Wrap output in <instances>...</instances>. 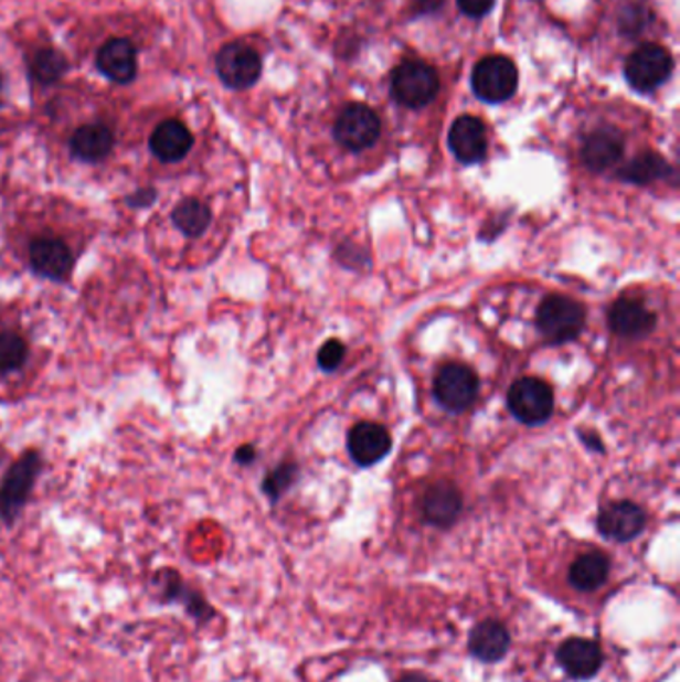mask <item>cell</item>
Masks as SVG:
<instances>
[{"label": "cell", "instance_id": "cell-13", "mask_svg": "<svg viewBox=\"0 0 680 682\" xmlns=\"http://www.w3.org/2000/svg\"><path fill=\"white\" fill-rule=\"evenodd\" d=\"M29 262L36 276L64 281L73 274L74 256L71 248L59 238L42 236L36 238L29 248Z\"/></svg>", "mask_w": 680, "mask_h": 682}, {"label": "cell", "instance_id": "cell-2", "mask_svg": "<svg viewBox=\"0 0 680 682\" xmlns=\"http://www.w3.org/2000/svg\"><path fill=\"white\" fill-rule=\"evenodd\" d=\"M42 457L39 451H26L12 463L7 476L0 481V521L14 525L21 518L22 509L29 503L32 487L41 473Z\"/></svg>", "mask_w": 680, "mask_h": 682}, {"label": "cell", "instance_id": "cell-6", "mask_svg": "<svg viewBox=\"0 0 680 682\" xmlns=\"http://www.w3.org/2000/svg\"><path fill=\"white\" fill-rule=\"evenodd\" d=\"M507 404L511 414L516 415L521 424L543 425L549 422L555 409V395L549 383L539 377H521L517 380L509 395Z\"/></svg>", "mask_w": 680, "mask_h": 682}, {"label": "cell", "instance_id": "cell-31", "mask_svg": "<svg viewBox=\"0 0 680 682\" xmlns=\"http://www.w3.org/2000/svg\"><path fill=\"white\" fill-rule=\"evenodd\" d=\"M457 7L469 19H484L493 11L495 0H457Z\"/></svg>", "mask_w": 680, "mask_h": 682}, {"label": "cell", "instance_id": "cell-19", "mask_svg": "<svg viewBox=\"0 0 680 682\" xmlns=\"http://www.w3.org/2000/svg\"><path fill=\"white\" fill-rule=\"evenodd\" d=\"M608 326L620 338L639 340L655 330L657 316L640 300L620 298L608 311Z\"/></svg>", "mask_w": 680, "mask_h": 682}, {"label": "cell", "instance_id": "cell-7", "mask_svg": "<svg viewBox=\"0 0 680 682\" xmlns=\"http://www.w3.org/2000/svg\"><path fill=\"white\" fill-rule=\"evenodd\" d=\"M156 590L160 603L182 607L190 619L196 620V625H208L217 615L212 603L190 583H185L174 568H162L156 573Z\"/></svg>", "mask_w": 680, "mask_h": 682}, {"label": "cell", "instance_id": "cell-33", "mask_svg": "<svg viewBox=\"0 0 680 682\" xmlns=\"http://www.w3.org/2000/svg\"><path fill=\"white\" fill-rule=\"evenodd\" d=\"M445 0H413V12L417 14H432L444 7Z\"/></svg>", "mask_w": 680, "mask_h": 682}, {"label": "cell", "instance_id": "cell-14", "mask_svg": "<svg viewBox=\"0 0 680 682\" xmlns=\"http://www.w3.org/2000/svg\"><path fill=\"white\" fill-rule=\"evenodd\" d=\"M509 649H511V632L507 629L506 622L501 620H481L469 631L467 651L475 661L484 662V664L501 662L506 659Z\"/></svg>", "mask_w": 680, "mask_h": 682}, {"label": "cell", "instance_id": "cell-15", "mask_svg": "<svg viewBox=\"0 0 680 682\" xmlns=\"http://www.w3.org/2000/svg\"><path fill=\"white\" fill-rule=\"evenodd\" d=\"M625 152V138L615 126H601L588 132L581 146V160L591 172H605L617 164Z\"/></svg>", "mask_w": 680, "mask_h": 682}, {"label": "cell", "instance_id": "cell-24", "mask_svg": "<svg viewBox=\"0 0 680 682\" xmlns=\"http://www.w3.org/2000/svg\"><path fill=\"white\" fill-rule=\"evenodd\" d=\"M669 174H674L669 162L657 154V152H642V154L633 158L629 164L623 166L618 170V178L623 182H629V184H639V187H647L652 184L655 180H665Z\"/></svg>", "mask_w": 680, "mask_h": 682}, {"label": "cell", "instance_id": "cell-29", "mask_svg": "<svg viewBox=\"0 0 680 682\" xmlns=\"http://www.w3.org/2000/svg\"><path fill=\"white\" fill-rule=\"evenodd\" d=\"M650 19H652V14L645 4L629 2L623 11L618 12V29L627 36H637L642 32V29H647Z\"/></svg>", "mask_w": 680, "mask_h": 682}, {"label": "cell", "instance_id": "cell-27", "mask_svg": "<svg viewBox=\"0 0 680 682\" xmlns=\"http://www.w3.org/2000/svg\"><path fill=\"white\" fill-rule=\"evenodd\" d=\"M29 360V343L17 331H0V373L21 370Z\"/></svg>", "mask_w": 680, "mask_h": 682}, {"label": "cell", "instance_id": "cell-22", "mask_svg": "<svg viewBox=\"0 0 680 682\" xmlns=\"http://www.w3.org/2000/svg\"><path fill=\"white\" fill-rule=\"evenodd\" d=\"M610 558L601 551L578 555L569 567V585L578 593H595L608 580Z\"/></svg>", "mask_w": 680, "mask_h": 682}, {"label": "cell", "instance_id": "cell-1", "mask_svg": "<svg viewBox=\"0 0 680 682\" xmlns=\"http://www.w3.org/2000/svg\"><path fill=\"white\" fill-rule=\"evenodd\" d=\"M442 88L439 74L432 64L423 61H405L393 68L390 93L397 104L410 110H419L432 104Z\"/></svg>", "mask_w": 680, "mask_h": 682}, {"label": "cell", "instance_id": "cell-30", "mask_svg": "<svg viewBox=\"0 0 680 682\" xmlns=\"http://www.w3.org/2000/svg\"><path fill=\"white\" fill-rule=\"evenodd\" d=\"M346 355V348L340 340L326 341L318 353V363L323 372H333L340 367Z\"/></svg>", "mask_w": 680, "mask_h": 682}, {"label": "cell", "instance_id": "cell-32", "mask_svg": "<svg viewBox=\"0 0 680 682\" xmlns=\"http://www.w3.org/2000/svg\"><path fill=\"white\" fill-rule=\"evenodd\" d=\"M156 196H158V194H156L155 188H142V190H138V192H135L132 196H128V200H126V202H128V206L148 207L155 204Z\"/></svg>", "mask_w": 680, "mask_h": 682}, {"label": "cell", "instance_id": "cell-12", "mask_svg": "<svg viewBox=\"0 0 680 682\" xmlns=\"http://www.w3.org/2000/svg\"><path fill=\"white\" fill-rule=\"evenodd\" d=\"M555 659L556 664L573 681L595 679L605 664V654H603L601 644L591 639H583V637H571L567 641L561 642L556 649Z\"/></svg>", "mask_w": 680, "mask_h": 682}, {"label": "cell", "instance_id": "cell-8", "mask_svg": "<svg viewBox=\"0 0 680 682\" xmlns=\"http://www.w3.org/2000/svg\"><path fill=\"white\" fill-rule=\"evenodd\" d=\"M336 140L350 152L368 150L378 142L382 135L380 116L371 110L368 104H348L333 126Z\"/></svg>", "mask_w": 680, "mask_h": 682}, {"label": "cell", "instance_id": "cell-11", "mask_svg": "<svg viewBox=\"0 0 680 682\" xmlns=\"http://www.w3.org/2000/svg\"><path fill=\"white\" fill-rule=\"evenodd\" d=\"M647 528V513L633 501H615L598 511L597 531L613 543H629Z\"/></svg>", "mask_w": 680, "mask_h": 682}, {"label": "cell", "instance_id": "cell-3", "mask_svg": "<svg viewBox=\"0 0 680 682\" xmlns=\"http://www.w3.org/2000/svg\"><path fill=\"white\" fill-rule=\"evenodd\" d=\"M674 71V58L667 46L649 42L630 52L625 63V78L633 90L655 93L667 83Z\"/></svg>", "mask_w": 680, "mask_h": 682}, {"label": "cell", "instance_id": "cell-18", "mask_svg": "<svg viewBox=\"0 0 680 682\" xmlns=\"http://www.w3.org/2000/svg\"><path fill=\"white\" fill-rule=\"evenodd\" d=\"M351 459L360 467L375 466L392 449V435L380 424L361 422L348 437Z\"/></svg>", "mask_w": 680, "mask_h": 682}, {"label": "cell", "instance_id": "cell-26", "mask_svg": "<svg viewBox=\"0 0 680 682\" xmlns=\"http://www.w3.org/2000/svg\"><path fill=\"white\" fill-rule=\"evenodd\" d=\"M29 71H31V76L36 83L49 86V84L61 81L62 76L68 71V63L61 52L54 51V49H42L32 56Z\"/></svg>", "mask_w": 680, "mask_h": 682}, {"label": "cell", "instance_id": "cell-5", "mask_svg": "<svg viewBox=\"0 0 680 682\" xmlns=\"http://www.w3.org/2000/svg\"><path fill=\"white\" fill-rule=\"evenodd\" d=\"M471 86L479 100L489 104L506 103L519 86V71L516 63L501 54L485 56L475 64Z\"/></svg>", "mask_w": 680, "mask_h": 682}, {"label": "cell", "instance_id": "cell-16", "mask_svg": "<svg viewBox=\"0 0 680 682\" xmlns=\"http://www.w3.org/2000/svg\"><path fill=\"white\" fill-rule=\"evenodd\" d=\"M461 509H464V497L449 481L433 483L422 499L423 521L429 523L432 528H454L461 515Z\"/></svg>", "mask_w": 680, "mask_h": 682}, {"label": "cell", "instance_id": "cell-10", "mask_svg": "<svg viewBox=\"0 0 680 682\" xmlns=\"http://www.w3.org/2000/svg\"><path fill=\"white\" fill-rule=\"evenodd\" d=\"M216 71L227 88L246 90L262 76V56L244 42H230L217 52Z\"/></svg>", "mask_w": 680, "mask_h": 682}, {"label": "cell", "instance_id": "cell-4", "mask_svg": "<svg viewBox=\"0 0 680 682\" xmlns=\"http://www.w3.org/2000/svg\"><path fill=\"white\" fill-rule=\"evenodd\" d=\"M587 313L578 301L553 294L536 310V328L551 343L577 340L585 330Z\"/></svg>", "mask_w": 680, "mask_h": 682}, {"label": "cell", "instance_id": "cell-34", "mask_svg": "<svg viewBox=\"0 0 680 682\" xmlns=\"http://www.w3.org/2000/svg\"><path fill=\"white\" fill-rule=\"evenodd\" d=\"M256 459V449L252 445H242L236 451V461L242 466H249Z\"/></svg>", "mask_w": 680, "mask_h": 682}, {"label": "cell", "instance_id": "cell-20", "mask_svg": "<svg viewBox=\"0 0 680 682\" xmlns=\"http://www.w3.org/2000/svg\"><path fill=\"white\" fill-rule=\"evenodd\" d=\"M96 66L113 83H132L138 71L135 44L126 39L104 42L103 49L96 54Z\"/></svg>", "mask_w": 680, "mask_h": 682}, {"label": "cell", "instance_id": "cell-23", "mask_svg": "<svg viewBox=\"0 0 680 682\" xmlns=\"http://www.w3.org/2000/svg\"><path fill=\"white\" fill-rule=\"evenodd\" d=\"M113 148V130L104 125L81 126L71 138V152L83 162H103Z\"/></svg>", "mask_w": 680, "mask_h": 682}, {"label": "cell", "instance_id": "cell-28", "mask_svg": "<svg viewBox=\"0 0 680 682\" xmlns=\"http://www.w3.org/2000/svg\"><path fill=\"white\" fill-rule=\"evenodd\" d=\"M296 477H298V466H294V463H281V466L276 467V469L264 479L262 489H264V493L272 499V503H276L279 497L284 495L289 487L294 486Z\"/></svg>", "mask_w": 680, "mask_h": 682}, {"label": "cell", "instance_id": "cell-35", "mask_svg": "<svg viewBox=\"0 0 680 682\" xmlns=\"http://www.w3.org/2000/svg\"><path fill=\"white\" fill-rule=\"evenodd\" d=\"M397 682H433L429 676H425L422 672H410V674H405Z\"/></svg>", "mask_w": 680, "mask_h": 682}, {"label": "cell", "instance_id": "cell-21", "mask_svg": "<svg viewBox=\"0 0 680 682\" xmlns=\"http://www.w3.org/2000/svg\"><path fill=\"white\" fill-rule=\"evenodd\" d=\"M192 146H194V136L180 120H164L162 125L156 126L155 132L150 136L152 154L166 164L180 162L182 158L190 154Z\"/></svg>", "mask_w": 680, "mask_h": 682}, {"label": "cell", "instance_id": "cell-17", "mask_svg": "<svg viewBox=\"0 0 680 682\" xmlns=\"http://www.w3.org/2000/svg\"><path fill=\"white\" fill-rule=\"evenodd\" d=\"M449 148L464 164H479L487 156V128L477 116H459L449 130Z\"/></svg>", "mask_w": 680, "mask_h": 682}, {"label": "cell", "instance_id": "cell-25", "mask_svg": "<svg viewBox=\"0 0 680 682\" xmlns=\"http://www.w3.org/2000/svg\"><path fill=\"white\" fill-rule=\"evenodd\" d=\"M174 226L188 236V238H200L212 222V210L206 202L198 198H184L172 212Z\"/></svg>", "mask_w": 680, "mask_h": 682}, {"label": "cell", "instance_id": "cell-9", "mask_svg": "<svg viewBox=\"0 0 680 682\" xmlns=\"http://www.w3.org/2000/svg\"><path fill=\"white\" fill-rule=\"evenodd\" d=\"M435 399L444 405L447 412H465L474 405L479 392V377L477 373L461 365V363H447L435 377L433 383Z\"/></svg>", "mask_w": 680, "mask_h": 682}]
</instances>
